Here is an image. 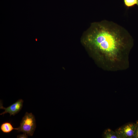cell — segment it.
<instances>
[{
	"label": "cell",
	"instance_id": "cell-7",
	"mask_svg": "<svg viewBox=\"0 0 138 138\" xmlns=\"http://www.w3.org/2000/svg\"><path fill=\"white\" fill-rule=\"evenodd\" d=\"M125 5L127 7H131L137 4V0H123Z\"/></svg>",
	"mask_w": 138,
	"mask_h": 138
},
{
	"label": "cell",
	"instance_id": "cell-5",
	"mask_svg": "<svg viewBox=\"0 0 138 138\" xmlns=\"http://www.w3.org/2000/svg\"><path fill=\"white\" fill-rule=\"evenodd\" d=\"M0 129L1 131L4 133H9L14 130H18V128H14L10 122H5L3 123L1 125Z\"/></svg>",
	"mask_w": 138,
	"mask_h": 138
},
{
	"label": "cell",
	"instance_id": "cell-8",
	"mask_svg": "<svg viewBox=\"0 0 138 138\" xmlns=\"http://www.w3.org/2000/svg\"><path fill=\"white\" fill-rule=\"evenodd\" d=\"M133 138H138V125H137L136 127Z\"/></svg>",
	"mask_w": 138,
	"mask_h": 138
},
{
	"label": "cell",
	"instance_id": "cell-10",
	"mask_svg": "<svg viewBox=\"0 0 138 138\" xmlns=\"http://www.w3.org/2000/svg\"><path fill=\"white\" fill-rule=\"evenodd\" d=\"M136 123L137 125H138V120L136 121Z\"/></svg>",
	"mask_w": 138,
	"mask_h": 138
},
{
	"label": "cell",
	"instance_id": "cell-2",
	"mask_svg": "<svg viewBox=\"0 0 138 138\" xmlns=\"http://www.w3.org/2000/svg\"><path fill=\"white\" fill-rule=\"evenodd\" d=\"M36 127L34 116L31 113L26 112L22 119L17 130L19 132H22L26 134L28 136H32Z\"/></svg>",
	"mask_w": 138,
	"mask_h": 138
},
{
	"label": "cell",
	"instance_id": "cell-9",
	"mask_svg": "<svg viewBox=\"0 0 138 138\" xmlns=\"http://www.w3.org/2000/svg\"><path fill=\"white\" fill-rule=\"evenodd\" d=\"M28 135L26 134L25 133H24L23 134H20L19 135H18L17 136V138H28Z\"/></svg>",
	"mask_w": 138,
	"mask_h": 138
},
{
	"label": "cell",
	"instance_id": "cell-4",
	"mask_svg": "<svg viewBox=\"0 0 138 138\" xmlns=\"http://www.w3.org/2000/svg\"><path fill=\"white\" fill-rule=\"evenodd\" d=\"M23 102V100L22 99H20L7 108H5L3 106V104L1 101L0 109H4L5 111L0 114L2 115L8 113L10 114V116L15 115L19 112L22 109Z\"/></svg>",
	"mask_w": 138,
	"mask_h": 138
},
{
	"label": "cell",
	"instance_id": "cell-11",
	"mask_svg": "<svg viewBox=\"0 0 138 138\" xmlns=\"http://www.w3.org/2000/svg\"><path fill=\"white\" fill-rule=\"evenodd\" d=\"M137 0V5L138 6V0Z\"/></svg>",
	"mask_w": 138,
	"mask_h": 138
},
{
	"label": "cell",
	"instance_id": "cell-3",
	"mask_svg": "<svg viewBox=\"0 0 138 138\" xmlns=\"http://www.w3.org/2000/svg\"><path fill=\"white\" fill-rule=\"evenodd\" d=\"M137 125L129 122L116 129L115 131L119 138H133Z\"/></svg>",
	"mask_w": 138,
	"mask_h": 138
},
{
	"label": "cell",
	"instance_id": "cell-1",
	"mask_svg": "<svg viewBox=\"0 0 138 138\" xmlns=\"http://www.w3.org/2000/svg\"><path fill=\"white\" fill-rule=\"evenodd\" d=\"M83 40L106 70L116 71L128 67L133 40L122 26L107 20L94 22L85 32Z\"/></svg>",
	"mask_w": 138,
	"mask_h": 138
},
{
	"label": "cell",
	"instance_id": "cell-6",
	"mask_svg": "<svg viewBox=\"0 0 138 138\" xmlns=\"http://www.w3.org/2000/svg\"><path fill=\"white\" fill-rule=\"evenodd\" d=\"M102 136L104 138H119L116 131L109 128L105 130L103 133Z\"/></svg>",
	"mask_w": 138,
	"mask_h": 138
}]
</instances>
